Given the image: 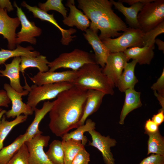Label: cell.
Listing matches in <instances>:
<instances>
[{
    "label": "cell",
    "mask_w": 164,
    "mask_h": 164,
    "mask_svg": "<svg viewBox=\"0 0 164 164\" xmlns=\"http://www.w3.org/2000/svg\"><path fill=\"white\" fill-rule=\"evenodd\" d=\"M27 117V116L21 115L14 120L9 121L6 120L5 115L3 116L0 125V150L3 148L4 142L12 129L17 125L26 121Z\"/></svg>",
    "instance_id": "cell-30"
},
{
    "label": "cell",
    "mask_w": 164,
    "mask_h": 164,
    "mask_svg": "<svg viewBox=\"0 0 164 164\" xmlns=\"http://www.w3.org/2000/svg\"><path fill=\"white\" fill-rule=\"evenodd\" d=\"M155 46L134 47L129 48L123 53L128 61L130 59L136 60L140 65H149L154 57Z\"/></svg>",
    "instance_id": "cell-21"
},
{
    "label": "cell",
    "mask_w": 164,
    "mask_h": 164,
    "mask_svg": "<svg viewBox=\"0 0 164 164\" xmlns=\"http://www.w3.org/2000/svg\"><path fill=\"white\" fill-rule=\"evenodd\" d=\"M0 7L7 11L10 12L13 10L12 6L9 0H0Z\"/></svg>",
    "instance_id": "cell-42"
},
{
    "label": "cell",
    "mask_w": 164,
    "mask_h": 164,
    "mask_svg": "<svg viewBox=\"0 0 164 164\" xmlns=\"http://www.w3.org/2000/svg\"><path fill=\"white\" fill-rule=\"evenodd\" d=\"M7 11L0 7V34L7 39L8 48L13 50L16 45V30L20 23L18 17H10Z\"/></svg>",
    "instance_id": "cell-14"
},
{
    "label": "cell",
    "mask_w": 164,
    "mask_h": 164,
    "mask_svg": "<svg viewBox=\"0 0 164 164\" xmlns=\"http://www.w3.org/2000/svg\"><path fill=\"white\" fill-rule=\"evenodd\" d=\"M21 61L20 57H14L10 63L4 64V70L0 69V76L8 78L10 80V86L19 93H22L24 91V87L21 85L20 80L19 66Z\"/></svg>",
    "instance_id": "cell-19"
},
{
    "label": "cell",
    "mask_w": 164,
    "mask_h": 164,
    "mask_svg": "<svg viewBox=\"0 0 164 164\" xmlns=\"http://www.w3.org/2000/svg\"><path fill=\"white\" fill-rule=\"evenodd\" d=\"M20 58V71L22 73L26 68L29 67L37 68L39 72H41L49 70V68L48 65L50 62L45 56L40 55L35 57L22 56Z\"/></svg>",
    "instance_id": "cell-26"
},
{
    "label": "cell",
    "mask_w": 164,
    "mask_h": 164,
    "mask_svg": "<svg viewBox=\"0 0 164 164\" xmlns=\"http://www.w3.org/2000/svg\"><path fill=\"white\" fill-rule=\"evenodd\" d=\"M77 70H68L62 72H39L33 77L29 78L35 84L38 86L67 82L72 83L75 79Z\"/></svg>",
    "instance_id": "cell-13"
},
{
    "label": "cell",
    "mask_w": 164,
    "mask_h": 164,
    "mask_svg": "<svg viewBox=\"0 0 164 164\" xmlns=\"http://www.w3.org/2000/svg\"><path fill=\"white\" fill-rule=\"evenodd\" d=\"M70 9L68 16L63 20L64 25L72 27L76 26L82 31H85L89 28L91 22L84 13L77 9L74 0H67L66 4Z\"/></svg>",
    "instance_id": "cell-17"
},
{
    "label": "cell",
    "mask_w": 164,
    "mask_h": 164,
    "mask_svg": "<svg viewBox=\"0 0 164 164\" xmlns=\"http://www.w3.org/2000/svg\"><path fill=\"white\" fill-rule=\"evenodd\" d=\"M6 112V111L5 110L0 108V125L1 123V119L3 116L4 115V114H5Z\"/></svg>",
    "instance_id": "cell-46"
},
{
    "label": "cell",
    "mask_w": 164,
    "mask_h": 164,
    "mask_svg": "<svg viewBox=\"0 0 164 164\" xmlns=\"http://www.w3.org/2000/svg\"><path fill=\"white\" fill-rule=\"evenodd\" d=\"M11 101L5 90H0V107H8Z\"/></svg>",
    "instance_id": "cell-40"
},
{
    "label": "cell",
    "mask_w": 164,
    "mask_h": 164,
    "mask_svg": "<svg viewBox=\"0 0 164 164\" xmlns=\"http://www.w3.org/2000/svg\"><path fill=\"white\" fill-rule=\"evenodd\" d=\"M155 43L158 46L159 50L164 51V42L159 39H156Z\"/></svg>",
    "instance_id": "cell-45"
},
{
    "label": "cell",
    "mask_w": 164,
    "mask_h": 164,
    "mask_svg": "<svg viewBox=\"0 0 164 164\" xmlns=\"http://www.w3.org/2000/svg\"><path fill=\"white\" fill-rule=\"evenodd\" d=\"M138 164H164V156L152 154L144 159Z\"/></svg>",
    "instance_id": "cell-37"
},
{
    "label": "cell",
    "mask_w": 164,
    "mask_h": 164,
    "mask_svg": "<svg viewBox=\"0 0 164 164\" xmlns=\"http://www.w3.org/2000/svg\"><path fill=\"white\" fill-rule=\"evenodd\" d=\"M3 86L12 104L11 109L6 111L5 113L6 118H14L22 114L27 116L33 114L34 111L32 108L22 101V96L28 94L29 91L27 90H25L22 93H19L7 83L5 84Z\"/></svg>",
    "instance_id": "cell-10"
},
{
    "label": "cell",
    "mask_w": 164,
    "mask_h": 164,
    "mask_svg": "<svg viewBox=\"0 0 164 164\" xmlns=\"http://www.w3.org/2000/svg\"><path fill=\"white\" fill-rule=\"evenodd\" d=\"M53 104L54 101H45L41 109L36 108L34 109V118L24 133L26 142L37 134H42V132L39 130V125L45 116L50 112Z\"/></svg>",
    "instance_id": "cell-22"
},
{
    "label": "cell",
    "mask_w": 164,
    "mask_h": 164,
    "mask_svg": "<svg viewBox=\"0 0 164 164\" xmlns=\"http://www.w3.org/2000/svg\"><path fill=\"white\" fill-rule=\"evenodd\" d=\"M72 84L83 90H97L106 94L113 95L114 93V85L103 73L102 68L96 63L85 64L77 70Z\"/></svg>",
    "instance_id": "cell-3"
},
{
    "label": "cell",
    "mask_w": 164,
    "mask_h": 164,
    "mask_svg": "<svg viewBox=\"0 0 164 164\" xmlns=\"http://www.w3.org/2000/svg\"><path fill=\"white\" fill-rule=\"evenodd\" d=\"M26 142L25 134L18 137L12 143L0 150V164H7Z\"/></svg>",
    "instance_id": "cell-29"
},
{
    "label": "cell",
    "mask_w": 164,
    "mask_h": 164,
    "mask_svg": "<svg viewBox=\"0 0 164 164\" xmlns=\"http://www.w3.org/2000/svg\"><path fill=\"white\" fill-rule=\"evenodd\" d=\"M64 152V164H71L79 152L84 148L80 141L73 139L62 141Z\"/></svg>",
    "instance_id": "cell-28"
},
{
    "label": "cell",
    "mask_w": 164,
    "mask_h": 164,
    "mask_svg": "<svg viewBox=\"0 0 164 164\" xmlns=\"http://www.w3.org/2000/svg\"><path fill=\"white\" fill-rule=\"evenodd\" d=\"M128 61L123 52L111 53L108 56L102 71L115 87Z\"/></svg>",
    "instance_id": "cell-11"
},
{
    "label": "cell",
    "mask_w": 164,
    "mask_h": 164,
    "mask_svg": "<svg viewBox=\"0 0 164 164\" xmlns=\"http://www.w3.org/2000/svg\"><path fill=\"white\" fill-rule=\"evenodd\" d=\"M151 120L158 126L161 125L164 121V110L160 109L157 113L153 115Z\"/></svg>",
    "instance_id": "cell-41"
},
{
    "label": "cell",
    "mask_w": 164,
    "mask_h": 164,
    "mask_svg": "<svg viewBox=\"0 0 164 164\" xmlns=\"http://www.w3.org/2000/svg\"><path fill=\"white\" fill-rule=\"evenodd\" d=\"M87 90L73 86L60 93L49 112L51 132L62 137L80 126L84 109Z\"/></svg>",
    "instance_id": "cell-1"
},
{
    "label": "cell",
    "mask_w": 164,
    "mask_h": 164,
    "mask_svg": "<svg viewBox=\"0 0 164 164\" xmlns=\"http://www.w3.org/2000/svg\"><path fill=\"white\" fill-rule=\"evenodd\" d=\"M31 46L23 47L17 44L16 48L13 50H7L1 49L0 50V65L5 64V62L12 57L22 56L35 57L40 55L39 52L34 51Z\"/></svg>",
    "instance_id": "cell-25"
},
{
    "label": "cell",
    "mask_w": 164,
    "mask_h": 164,
    "mask_svg": "<svg viewBox=\"0 0 164 164\" xmlns=\"http://www.w3.org/2000/svg\"><path fill=\"white\" fill-rule=\"evenodd\" d=\"M164 33V21L155 27L145 33L143 40L145 46L151 47L155 46V40L158 35Z\"/></svg>",
    "instance_id": "cell-34"
},
{
    "label": "cell",
    "mask_w": 164,
    "mask_h": 164,
    "mask_svg": "<svg viewBox=\"0 0 164 164\" xmlns=\"http://www.w3.org/2000/svg\"><path fill=\"white\" fill-rule=\"evenodd\" d=\"M159 126L151 119H149L146 121L145 125L144 133L147 135L155 133L159 131Z\"/></svg>",
    "instance_id": "cell-39"
},
{
    "label": "cell",
    "mask_w": 164,
    "mask_h": 164,
    "mask_svg": "<svg viewBox=\"0 0 164 164\" xmlns=\"http://www.w3.org/2000/svg\"><path fill=\"white\" fill-rule=\"evenodd\" d=\"M21 5L31 12L35 18H39L42 21H48L56 27L61 32L62 35L61 42L63 45H68L73 40V39L75 38V36L71 35L76 32V30L73 28L65 29L62 28L54 18L53 14H49L36 6H31L24 1L21 3Z\"/></svg>",
    "instance_id": "cell-15"
},
{
    "label": "cell",
    "mask_w": 164,
    "mask_h": 164,
    "mask_svg": "<svg viewBox=\"0 0 164 164\" xmlns=\"http://www.w3.org/2000/svg\"><path fill=\"white\" fill-rule=\"evenodd\" d=\"M144 33L140 29L129 27L116 38H108L101 40L110 53L124 52L129 48L145 46Z\"/></svg>",
    "instance_id": "cell-5"
},
{
    "label": "cell",
    "mask_w": 164,
    "mask_h": 164,
    "mask_svg": "<svg viewBox=\"0 0 164 164\" xmlns=\"http://www.w3.org/2000/svg\"><path fill=\"white\" fill-rule=\"evenodd\" d=\"M147 155L152 153L164 156V138L159 130L155 133L147 134Z\"/></svg>",
    "instance_id": "cell-32"
},
{
    "label": "cell",
    "mask_w": 164,
    "mask_h": 164,
    "mask_svg": "<svg viewBox=\"0 0 164 164\" xmlns=\"http://www.w3.org/2000/svg\"><path fill=\"white\" fill-rule=\"evenodd\" d=\"M78 7L91 20L89 29L97 32L101 40L118 37L128 28L114 12L113 5L108 0H78Z\"/></svg>",
    "instance_id": "cell-2"
},
{
    "label": "cell",
    "mask_w": 164,
    "mask_h": 164,
    "mask_svg": "<svg viewBox=\"0 0 164 164\" xmlns=\"http://www.w3.org/2000/svg\"><path fill=\"white\" fill-rule=\"evenodd\" d=\"M84 32L83 36L94 51V58L96 63L103 68L107 59L111 53L100 39L97 32L89 28Z\"/></svg>",
    "instance_id": "cell-16"
},
{
    "label": "cell",
    "mask_w": 164,
    "mask_h": 164,
    "mask_svg": "<svg viewBox=\"0 0 164 164\" xmlns=\"http://www.w3.org/2000/svg\"><path fill=\"white\" fill-rule=\"evenodd\" d=\"M95 123L90 119L86 121V123L80 125L74 131L69 133H67L61 137L62 140H67L70 139L80 141L82 144L85 146L88 140L86 136L84 135L86 132L95 130Z\"/></svg>",
    "instance_id": "cell-27"
},
{
    "label": "cell",
    "mask_w": 164,
    "mask_h": 164,
    "mask_svg": "<svg viewBox=\"0 0 164 164\" xmlns=\"http://www.w3.org/2000/svg\"><path fill=\"white\" fill-rule=\"evenodd\" d=\"M90 135L92 142L89 141L88 145L94 147L101 153L105 164H115V160L111 151V148L115 146L116 140L111 138L109 135H102L95 130L88 132Z\"/></svg>",
    "instance_id": "cell-12"
},
{
    "label": "cell",
    "mask_w": 164,
    "mask_h": 164,
    "mask_svg": "<svg viewBox=\"0 0 164 164\" xmlns=\"http://www.w3.org/2000/svg\"><path fill=\"white\" fill-rule=\"evenodd\" d=\"M137 63L136 60H133L127 63L119 79L117 87L121 92H125L129 89H133L138 80L135 74V69Z\"/></svg>",
    "instance_id": "cell-24"
},
{
    "label": "cell",
    "mask_w": 164,
    "mask_h": 164,
    "mask_svg": "<svg viewBox=\"0 0 164 164\" xmlns=\"http://www.w3.org/2000/svg\"><path fill=\"white\" fill-rule=\"evenodd\" d=\"M96 63L94 55L78 49L69 53H62L53 61L50 62L49 71H55L60 68H69L72 70H78L84 64Z\"/></svg>",
    "instance_id": "cell-6"
},
{
    "label": "cell",
    "mask_w": 164,
    "mask_h": 164,
    "mask_svg": "<svg viewBox=\"0 0 164 164\" xmlns=\"http://www.w3.org/2000/svg\"><path fill=\"white\" fill-rule=\"evenodd\" d=\"M46 154L53 164H64V152L62 141L56 140L53 141Z\"/></svg>",
    "instance_id": "cell-31"
},
{
    "label": "cell",
    "mask_w": 164,
    "mask_h": 164,
    "mask_svg": "<svg viewBox=\"0 0 164 164\" xmlns=\"http://www.w3.org/2000/svg\"><path fill=\"white\" fill-rule=\"evenodd\" d=\"M125 98L120 117L119 124L123 125L127 115L133 110L142 106L140 92L133 89H129L125 91Z\"/></svg>",
    "instance_id": "cell-23"
},
{
    "label": "cell",
    "mask_w": 164,
    "mask_h": 164,
    "mask_svg": "<svg viewBox=\"0 0 164 164\" xmlns=\"http://www.w3.org/2000/svg\"><path fill=\"white\" fill-rule=\"evenodd\" d=\"M110 1L115 8L125 16L126 23L129 27L140 29L137 16L138 12L145 4L138 2L132 4L130 7H127L119 0L117 2L113 0Z\"/></svg>",
    "instance_id": "cell-18"
},
{
    "label": "cell",
    "mask_w": 164,
    "mask_h": 164,
    "mask_svg": "<svg viewBox=\"0 0 164 164\" xmlns=\"http://www.w3.org/2000/svg\"><path fill=\"white\" fill-rule=\"evenodd\" d=\"M14 5L16 8L17 15L21 25L20 31L16 35V44L24 42L36 44V39L35 37L41 34V29L36 26L33 22H30L28 19L24 12L18 6L15 2Z\"/></svg>",
    "instance_id": "cell-9"
},
{
    "label": "cell",
    "mask_w": 164,
    "mask_h": 164,
    "mask_svg": "<svg viewBox=\"0 0 164 164\" xmlns=\"http://www.w3.org/2000/svg\"><path fill=\"white\" fill-rule=\"evenodd\" d=\"M26 83L24 88L29 91L26 104L31 107L33 111L40 101L54 98L61 92L73 86L70 83L64 82L41 86L34 84L30 87L26 82Z\"/></svg>",
    "instance_id": "cell-4"
},
{
    "label": "cell",
    "mask_w": 164,
    "mask_h": 164,
    "mask_svg": "<svg viewBox=\"0 0 164 164\" xmlns=\"http://www.w3.org/2000/svg\"><path fill=\"white\" fill-rule=\"evenodd\" d=\"M62 2V0H47L45 3H39L38 5L40 9L46 12L51 10L57 11L64 19L67 16V11Z\"/></svg>",
    "instance_id": "cell-33"
},
{
    "label": "cell",
    "mask_w": 164,
    "mask_h": 164,
    "mask_svg": "<svg viewBox=\"0 0 164 164\" xmlns=\"http://www.w3.org/2000/svg\"><path fill=\"white\" fill-rule=\"evenodd\" d=\"M137 19L140 29L146 32L164 21V0H154L145 4Z\"/></svg>",
    "instance_id": "cell-7"
},
{
    "label": "cell",
    "mask_w": 164,
    "mask_h": 164,
    "mask_svg": "<svg viewBox=\"0 0 164 164\" xmlns=\"http://www.w3.org/2000/svg\"><path fill=\"white\" fill-rule=\"evenodd\" d=\"M151 88L154 91H156L161 95L164 96V69L159 77L156 82L153 84Z\"/></svg>",
    "instance_id": "cell-38"
},
{
    "label": "cell",
    "mask_w": 164,
    "mask_h": 164,
    "mask_svg": "<svg viewBox=\"0 0 164 164\" xmlns=\"http://www.w3.org/2000/svg\"><path fill=\"white\" fill-rule=\"evenodd\" d=\"M154 94L159 101L162 108L164 110V96L158 93L156 91H154Z\"/></svg>",
    "instance_id": "cell-44"
},
{
    "label": "cell",
    "mask_w": 164,
    "mask_h": 164,
    "mask_svg": "<svg viewBox=\"0 0 164 164\" xmlns=\"http://www.w3.org/2000/svg\"><path fill=\"white\" fill-rule=\"evenodd\" d=\"M90 161V154L84 148L79 152L71 164H88Z\"/></svg>",
    "instance_id": "cell-36"
},
{
    "label": "cell",
    "mask_w": 164,
    "mask_h": 164,
    "mask_svg": "<svg viewBox=\"0 0 164 164\" xmlns=\"http://www.w3.org/2000/svg\"><path fill=\"white\" fill-rule=\"evenodd\" d=\"M122 3L125 2L128 5H132V4L138 2H141L146 4L153 2L154 0H119Z\"/></svg>",
    "instance_id": "cell-43"
},
{
    "label": "cell",
    "mask_w": 164,
    "mask_h": 164,
    "mask_svg": "<svg viewBox=\"0 0 164 164\" xmlns=\"http://www.w3.org/2000/svg\"><path fill=\"white\" fill-rule=\"evenodd\" d=\"M50 139L49 136L39 134L24 142L29 152V164H53L43 150L48 146Z\"/></svg>",
    "instance_id": "cell-8"
},
{
    "label": "cell",
    "mask_w": 164,
    "mask_h": 164,
    "mask_svg": "<svg viewBox=\"0 0 164 164\" xmlns=\"http://www.w3.org/2000/svg\"><path fill=\"white\" fill-rule=\"evenodd\" d=\"M105 95L100 91L92 89L87 90L84 109L80 126L84 125L87 118L97 111Z\"/></svg>",
    "instance_id": "cell-20"
},
{
    "label": "cell",
    "mask_w": 164,
    "mask_h": 164,
    "mask_svg": "<svg viewBox=\"0 0 164 164\" xmlns=\"http://www.w3.org/2000/svg\"><path fill=\"white\" fill-rule=\"evenodd\" d=\"M29 152L24 143L7 164H29Z\"/></svg>",
    "instance_id": "cell-35"
}]
</instances>
